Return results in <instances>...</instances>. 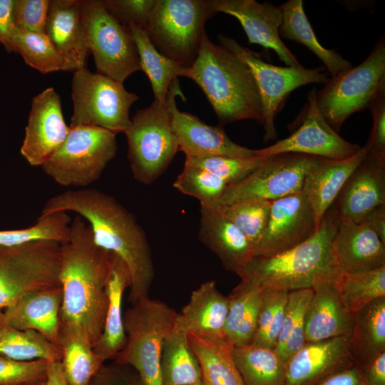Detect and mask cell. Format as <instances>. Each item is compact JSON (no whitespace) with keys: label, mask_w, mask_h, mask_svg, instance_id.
Returning a JSON list of instances; mask_svg holds the SVG:
<instances>
[{"label":"cell","mask_w":385,"mask_h":385,"mask_svg":"<svg viewBox=\"0 0 385 385\" xmlns=\"http://www.w3.org/2000/svg\"><path fill=\"white\" fill-rule=\"evenodd\" d=\"M183 77L201 88L220 126L242 120L263 125L261 98L250 68L232 52L214 43L206 33L195 61Z\"/></svg>","instance_id":"3"},{"label":"cell","mask_w":385,"mask_h":385,"mask_svg":"<svg viewBox=\"0 0 385 385\" xmlns=\"http://www.w3.org/2000/svg\"><path fill=\"white\" fill-rule=\"evenodd\" d=\"M190 385H204L202 381H200V382H198V383H196V384H190Z\"/></svg>","instance_id":"58"},{"label":"cell","mask_w":385,"mask_h":385,"mask_svg":"<svg viewBox=\"0 0 385 385\" xmlns=\"http://www.w3.org/2000/svg\"><path fill=\"white\" fill-rule=\"evenodd\" d=\"M314 385H367L364 379L361 367L354 363L351 366L338 371Z\"/></svg>","instance_id":"52"},{"label":"cell","mask_w":385,"mask_h":385,"mask_svg":"<svg viewBox=\"0 0 385 385\" xmlns=\"http://www.w3.org/2000/svg\"><path fill=\"white\" fill-rule=\"evenodd\" d=\"M267 157L232 158L226 156L185 157V165L205 169L222 178L227 185L249 175Z\"/></svg>","instance_id":"46"},{"label":"cell","mask_w":385,"mask_h":385,"mask_svg":"<svg viewBox=\"0 0 385 385\" xmlns=\"http://www.w3.org/2000/svg\"><path fill=\"white\" fill-rule=\"evenodd\" d=\"M317 158L297 153L267 157L246 178L227 185L218 208L251 200L272 201L301 191Z\"/></svg>","instance_id":"14"},{"label":"cell","mask_w":385,"mask_h":385,"mask_svg":"<svg viewBox=\"0 0 385 385\" xmlns=\"http://www.w3.org/2000/svg\"><path fill=\"white\" fill-rule=\"evenodd\" d=\"M50 0H14L15 27L30 31L46 33Z\"/></svg>","instance_id":"49"},{"label":"cell","mask_w":385,"mask_h":385,"mask_svg":"<svg viewBox=\"0 0 385 385\" xmlns=\"http://www.w3.org/2000/svg\"><path fill=\"white\" fill-rule=\"evenodd\" d=\"M228 308L227 296L218 290L214 280H210L192 292L178 317L188 332L207 339H223Z\"/></svg>","instance_id":"28"},{"label":"cell","mask_w":385,"mask_h":385,"mask_svg":"<svg viewBox=\"0 0 385 385\" xmlns=\"http://www.w3.org/2000/svg\"><path fill=\"white\" fill-rule=\"evenodd\" d=\"M209 4L215 14L221 12L237 19L247 35L249 43L259 44L273 50L287 66H302L279 36L280 6L255 0H209Z\"/></svg>","instance_id":"19"},{"label":"cell","mask_w":385,"mask_h":385,"mask_svg":"<svg viewBox=\"0 0 385 385\" xmlns=\"http://www.w3.org/2000/svg\"><path fill=\"white\" fill-rule=\"evenodd\" d=\"M287 291L265 289L255 332L251 344L274 349L282 326Z\"/></svg>","instance_id":"45"},{"label":"cell","mask_w":385,"mask_h":385,"mask_svg":"<svg viewBox=\"0 0 385 385\" xmlns=\"http://www.w3.org/2000/svg\"><path fill=\"white\" fill-rule=\"evenodd\" d=\"M177 96L185 98L178 78L170 86L166 103L179 150L183 152L185 157L251 158L257 155V149H250L235 143L222 126L209 125L195 115L180 111L176 105Z\"/></svg>","instance_id":"16"},{"label":"cell","mask_w":385,"mask_h":385,"mask_svg":"<svg viewBox=\"0 0 385 385\" xmlns=\"http://www.w3.org/2000/svg\"><path fill=\"white\" fill-rule=\"evenodd\" d=\"M0 355L19 361H61L62 350L39 332L18 330L0 324Z\"/></svg>","instance_id":"38"},{"label":"cell","mask_w":385,"mask_h":385,"mask_svg":"<svg viewBox=\"0 0 385 385\" xmlns=\"http://www.w3.org/2000/svg\"><path fill=\"white\" fill-rule=\"evenodd\" d=\"M83 0L50 1L46 34L60 54L63 71L86 68L90 53L82 22Z\"/></svg>","instance_id":"23"},{"label":"cell","mask_w":385,"mask_h":385,"mask_svg":"<svg viewBox=\"0 0 385 385\" xmlns=\"http://www.w3.org/2000/svg\"><path fill=\"white\" fill-rule=\"evenodd\" d=\"M128 28L136 46L141 71L150 80L154 100L165 103L172 82L183 76L187 68L160 53L145 29L135 25Z\"/></svg>","instance_id":"36"},{"label":"cell","mask_w":385,"mask_h":385,"mask_svg":"<svg viewBox=\"0 0 385 385\" xmlns=\"http://www.w3.org/2000/svg\"><path fill=\"white\" fill-rule=\"evenodd\" d=\"M49 361H19L0 355V385H26L46 379Z\"/></svg>","instance_id":"47"},{"label":"cell","mask_w":385,"mask_h":385,"mask_svg":"<svg viewBox=\"0 0 385 385\" xmlns=\"http://www.w3.org/2000/svg\"><path fill=\"white\" fill-rule=\"evenodd\" d=\"M316 93L315 87L308 92L302 110L290 123L289 135L268 147L257 149L258 156L297 153L340 160L361 150L363 147L346 140L327 123L318 108Z\"/></svg>","instance_id":"15"},{"label":"cell","mask_w":385,"mask_h":385,"mask_svg":"<svg viewBox=\"0 0 385 385\" xmlns=\"http://www.w3.org/2000/svg\"><path fill=\"white\" fill-rule=\"evenodd\" d=\"M47 385H68L61 361L50 362L46 374Z\"/></svg>","instance_id":"56"},{"label":"cell","mask_w":385,"mask_h":385,"mask_svg":"<svg viewBox=\"0 0 385 385\" xmlns=\"http://www.w3.org/2000/svg\"><path fill=\"white\" fill-rule=\"evenodd\" d=\"M339 220L332 207L316 232L302 244L270 256H255L237 275L240 284L261 289L290 292L312 288L335 274L332 262V245Z\"/></svg>","instance_id":"4"},{"label":"cell","mask_w":385,"mask_h":385,"mask_svg":"<svg viewBox=\"0 0 385 385\" xmlns=\"http://www.w3.org/2000/svg\"><path fill=\"white\" fill-rule=\"evenodd\" d=\"M271 202L251 200L240 202L219 210L246 236L253 252L267 226Z\"/></svg>","instance_id":"44"},{"label":"cell","mask_w":385,"mask_h":385,"mask_svg":"<svg viewBox=\"0 0 385 385\" xmlns=\"http://www.w3.org/2000/svg\"><path fill=\"white\" fill-rule=\"evenodd\" d=\"M385 245V205L371 210L363 220Z\"/></svg>","instance_id":"55"},{"label":"cell","mask_w":385,"mask_h":385,"mask_svg":"<svg viewBox=\"0 0 385 385\" xmlns=\"http://www.w3.org/2000/svg\"><path fill=\"white\" fill-rule=\"evenodd\" d=\"M156 0H105L106 8L124 26L147 29Z\"/></svg>","instance_id":"48"},{"label":"cell","mask_w":385,"mask_h":385,"mask_svg":"<svg viewBox=\"0 0 385 385\" xmlns=\"http://www.w3.org/2000/svg\"><path fill=\"white\" fill-rule=\"evenodd\" d=\"M116 134L102 128H70L63 145L41 167L61 186L86 187L97 181L118 149Z\"/></svg>","instance_id":"10"},{"label":"cell","mask_w":385,"mask_h":385,"mask_svg":"<svg viewBox=\"0 0 385 385\" xmlns=\"http://www.w3.org/2000/svg\"><path fill=\"white\" fill-rule=\"evenodd\" d=\"M72 211L88 222L96 244L119 257L131 275L133 304L149 297L155 270L147 236L133 213L94 188L70 190L49 198L40 215Z\"/></svg>","instance_id":"1"},{"label":"cell","mask_w":385,"mask_h":385,"mask_svg":"<svg viewBox=\"0 0 385 385\" xmlns=\"http://www.w3.org/2000/svg\"><path fill=\"white\" fill-rule=\"evenodd\" d=\"M198 239L226 270L237 274L255 257L246 236L219 210L200 207Z\"/></svg>","instance_id":"25"},{"label":"cell","mask_w":385,"mask_h":385,"mask_svg":"<svg viewBox=\"0 0 385 385\" xmlns=\"http://www.w3.org/2000/svg\"><path fill=\"white\" fill-rule=\"evenodd\" d=\"M334 281L339 297L351 314L385 297V266L361 272L337 274Z\"/></svg>","instance_id":"39"},{"label":"cell","mask_w":385,"mask_h":385,"mask_svg":"<svg viewBox=\"0 0 385 385\" xmlns=\"http://www.w3.org/2000/svg\"><path fill=\"white\" fill-rule=\"evenodd\" d=\"M188 338L199 361L204 385H245L232 356L233 346L225 339H207L191 332Z\"/></svg>","instance_id":"33"},{"label":"cell","mask_w":385,"mask_h":385,"mask_svg":"<svg viewBox=\"0 0 385 385\" xmlns=\"http://www.w3.org/2000/svg\"><path fill=\"white\" fill-rule=\"evenodd\" d=\"M61 360L68 385H88L104 362L94 353L86 337L77 329L59 325Z\"/></svg>","instance_id":"35"},{"label":"cell","mask_w":385,"mask_h":385,"mask_svg":"<svg viewBox=\"0 0 385 385\" xmlns=\"http://www.w3.org/2000/svg\"><path fill=\"white\" fill-rule=\"evenodd\" d=\"M71 98L70 128L96 126L117 134L124 133L130 125L129 111L138 96L123 83L85 68L73 73Z\"/></svg>","instance_id":"11"},{"label":"cell","mask_w":385,"mask_h":385,"mask_svg":"<svg viewBox=\"0 0 385 385\" xmlns=\"http://www.w3.org/2000/svg\"><path fill=\"white\" fill-rule=\"evenodd\" d=\"M227 184L212 173L194 166L185 165L173 183L180 192L192 197L200 207L217 210L221 197Z\"/></svg>","instance_id":"43"},{"label":"cell","mask_w":385,"mask_h":385,"mask_svg":"<svg viewBox=\"0 0 385 385\" xmlns=\"http://www.w3.org/2000/svg\"><path fill=\"white\" fill-rule=\"evenodd\" d=\"M61 246L60 324L79 330L93 348L106 317L112 252L96 244L91 227L78 215L71 222L68 240Z\"/></svg>","instance_id":"2"},{"label":"cell","mask_w":385,"mask_h":385,"mask_svg":"<svg viewBox=\"0 0 385 385\" xmlns=\"http://www.w3.org/2000/svg\"><path fill=\"white\" fill-rule=\"evenodd\" d=\"M232 354L245 385H284L286 363L274 349L249 344Z\"/></svg>","instance_id":"37"},{"label":"cell","mask_w":385,"mask_h":385,"mask_svg":"<svg viewBox=\"0 0 385 385\" xmlns=\"http://www.w3.org/2000/svg\"><path fill=\"white\" fill-rule=\"evenodd\" d=\"M61 286L27 295L0 312V324L18 329L34 330L59 345Z\"/></svg>","instance_id":"24"},{"label":"cell","mask_w":385,"mask_h":385,"mask_svg":"<svg viewBox=\"0 0 385 385\" xmlns=\"http://www.w3.org/2000/svg\"><path fill=\"white\" fill-rule=\"evenodd\" d=\"M178 316L165 337L160 357L161 385H190L202 381L199 361Z\"/></svg>","instance_id":"30"},{"label":"cell","mask_w":385,"mask_h":385,"mask_svg":"<svg viewBox=\"0 0 385 385\" xmlns=\"http://www.w3.org/2000/svg\"><path fill=\"white\" fill-rule=\"evenodd\" d=\"M312 288L289 292L284 320L274 350L285 363L306 342L304 323Z\"/></svg>","instance_id":"40"},{"label":"cell","mask_w":385,"mask_h":385,"mask_svg":"<svg viewBox=\"0 0 385 385\" xmlns=\"http://www.w3.org/2000/svg\"><path fill=\"white\" fill-rule=\"evenodd\" d=\"M88 385H145L130 366L113 361L103 364Z\"/></svg>","instance_id":"51"},{"label":"cell","mask_w":385,"mask_h":385,"mask_svg":"<svg viewBox=\"0 0 385 385\" xmlns=\"http://www.w3.org/2000/svg\"><path fill=\"white\" fill-rule=\"evenodd\" d=\"M335 275L317 283L307 308L304 323L305 342H317L350 334L353 314L342 302Z\"/></svg>","instance_id":"26"},{"label":"cell","mask_w":385,"mask_h":385,"mask_svg":"<svg viewBox=\"0 0 385 385\" xmlns=\"http://www.w3.org/2000/svg\"><path fill=\"white\" fill-rule=\"evenodd\" d=\"M354 363L350 334L306 342L286 363L284 385H314Z\"/></svg>","instance_id":"20"},{"label":"cell","mask_w":385,"mask_h":385,"mask_svg":"<svg viewBox=\"0 0 385 385\" xmlns=\"http://www.w3.org/2000/svg\"><path fill=\"white\" fill-rule=\"evenodd\" d=\"M215 14L209 0H156L146 31L160 53L189 68L197 56L205 23Z\"/></svg>","instance_id":"7"},{"label":"cell","mask_w":385,"mask_h":385,"mask_svg":"<svg viewBox=\"0 0 385 385\" xmlns=\"http://www.w3.org/2000/svg\"><path fill=\"white\" fill-rule=\"evenodd\" d=\"M26 385H47V383H46V380H43V381L29 384H26Z\"/></svg>","instance_id":"57"},{"label":"cell","mask_w":385,"mask_h":385,"mask_svg":"<svg viewBox=\"0 0 385 385\" xmlns=\"http://www.w3.org/2000/svg\"><path fill=\"white\" fill-rule=\"evenodd\" d=\"M385 91V40L381 37L367 58L356 67L328 78L317 91L319 110L337 133L353 113L369 108Z\"/></svg>","instance_id":"6"},{"label":"cell","mask_w":385,"mask_h":385,"mask_svg":"<svg viewBox=\"0 0 385 385\" xmlns=\"http://www.w3.org/2000/svg\"><path fill=\"white\" fill-rule=\"evenodd\" d=\"M131 286V275L125 263L112 253L106 291L108 307L102 334L93 349L103 362L113 359L123 348L126 334L122 314L123 294Z\"/></svg>","instance_id":"29"},{"label":"cell","mask_w":385,"mask_h":385,"mask_svg":"<svg viewBox=\"0 0 385 385\" xmlns=\"http://www.w3.org/2000/svg\"><path fill=\"white\" fill-rule=\"evenodd\" d=\"M177 316L167 304L149 297L133 304L123 317L126 342L114 361L133 367L145 385H161L162 347Z\"/></svg>","instance_id":"5"},{"label":"cell","mask_w":385,"mask_h":385,"mask_svg":"<svg viewBox=\"0 0 385 385\" xmlns=\"http://www.w3.org/2000/svg\"><path fill=\"white\" fill-rule=\"evenodd\" d=\"M302 0H289L280 6L282 21L280 38L297 41L309 49L321 60L331 77L351 69L353 66L334 50L327 49L318 41L304 10Z\"/></svg>","instance_id":"31"},{"label":"cell","mask_w":385,"mask_h":385,"mask_svg":"<svg viewBox=\"0 0 385 385\" xmlns=\"http://www.w3.org/2000/svg\"><path fill=\"white\" fill-rule=\"evenodd\" d=\"M340 222L359 223L373 209L385 205V162L366 156L336 199Z\"/></svg>","instance_id":"21"},{"label":"cell","mask_w":385,"mask_h":385,"mask_svg":"<svg viewBox=\"0 0 385 385\" xmlns=\"http://www.w3.org/2000/svg\"><path fill=\"white\" fill-rule=\"evenodd\" d=\"M124 133L133 176L143 185L155 182L179 151L166 101L154 100L148 107L138 110Z\"/></svg>","instance_id":"9"},{"label":"cell","mask_w":385,"mask_h":385,"mask_svg":"<svg viewBox=\"0 0 385 385\" xmlns=\"http://www.w3.org/2000/svg\"><path fill=\"white\" fill-rule=\"evenodd\" d=\"M11 52L19 53L26 64L42 73L62 71V58L46 33L15 27Z\"/></svg>","instance_id":"41"},{"label":"cell","mask_w":385,"mask_h":385,"mask_svg":"<svg viewBox=\"0 0 385 385\" xmlns=\"http://www.w3.org/2000/svg\"><path fill=\"white\" fill-rule=\"evenodd\" d=\"M218 39L220 45L245 61L253 74L262 101L265 143L277 138L275 118L292 91L309 83L325 84L328 81V74L322 68L277 66L264 61L259 53L232 38L221 35Z\"/></svg>","instance_id":"13"},{"label":"cell","mask_w":385,"mask_h":385,"mask_svg":"<svg viewBox=\"0 0 385 385\" xmlns=\"http://www.w3.org/2000/svg\"><path fill=\"white\" fill-rule=\"evenodd\" d=\"M361 367L367 385H385V351Z\"/></svg>","instance_id":"54"},{"label":"cell","mask_w":385,"mask_h":385,"mask_svg":"<svg viewBox=\"0 0 385 385\" xmlns=\"http://www.w3.org/2000/svg\"><path fill=\"white\" fill-rule=\"evenodd\" d=\"M366 156L363 146L359 153L344 160L318 157L311 167L304 178L302 191L311 205L318 227L351 174Z\"/></svg>","instance_id":"27"},{"label":"cell","mask_w":385,"mask_h":385,"mask_svg":"<svg viewBox=\"0 0 385 385\" xmlns=\"http://www.w3.org/2000/svg\"><path fill=\"white\" fill-rule=\"evenodd\" d=\"M264 290L238 284L227 296L225 339L233 346L251 344L263 299Z\"/></svg>","instance_id":"34"},{"label":"cell","mask_w":385,"mask_h":385,"mask_svg":"<svg viewBox=\"0 0 385 385\" xmlns=\"http://www.w3.org/2000/svg\"><path fill=\"white\" fill-rule=\"evenodd\" d=\"M69 130L60 96L47 88L31 101L20 153L31 165L41 166L63 145Z\"/></svg>","instance_id":"18"},{"label":"cell","mask_w":385,"mask_h":385,"mask_svg":"<svg viewBox=\"0 0 385 385\" xmlns=\"http://www.w3.org/2000/svg\"><path fill=\"white\" fill-rule=\"evenodd\" d=\"M350 342L354 361L359 366L385 351V297L353 314Z\"/></svg>","instance_id":"32"},{"label":"cell","mask_w":385,"mask_h":385,"mask_svg":"<svg viewBox=\"0 0 385 385\" xmlns=\"http://www.w3.org/2000/svg\"><path fill=\"white\" fill-rule=\"evenodd\" d=\"M61 259L56 242L0 246V312L25 295L61 287Z\"/></svg>","instance_id":"8"},{"label":"cell","mask_w":385,"mask_h":385,"mask_svg":"<svg viewBox=\"0 0 385 385\" xmlns=\"http://www.w3.org/2000/svg\"><path fill=\"white\" fill-rule=\"evenodd\" d=\"M71 218L64 211L40 215L37 222L26 228L0 230V246L11 247L36 241L60 244L69 239Z\"/></svg>","instance_id":"42"},{"label":"cell","mask_w":385,"mask_h":385,"mask_svg":"<svg viewBox=\"0 0 385 385\" xmlns=\"http://www.w3.org/2000/svg\"><path fill=\"white\" fill-rule=\"evenodd\" d=\"M331 254L336 275L385 266V245L364 221L359 223L339 222Z\"/></svg>","instance_id":"22"},{"label":"cell","mask_w":385,"mask_h":385,"mask_svg":"<svg viewBox=\"0 0 385 385\" xmlns=\"http://www.w3.org/2000/svg\"><path fill=\"white\" fill-rule=\"evenodd\" d=\"M270 202L267 224L254 250L255 257L290 250L311 237L318 228L311 205L302 190Z\"/></svg>","instance_id":"17"},{"label":"cell","mask_w":385,"mask_h":385,"mask_svg":"<svg viewBox=\"0 0 385 385\" xmlns=\"http://www.w3.org/2000/svg\"><path fill=\"white\" fill-rule=\"evenodd\" d=\"M14 3V0H0V43L9 53L11 36L15 29Z\"/></svg>","instance_id":"53"},{"label":"cell","mask_w":385,"mask_h":385,"mask_svg":"<svg viewBox=\"0 0 385 385\" xmlns=\"http://www.w3.org/2000/svg\"><path fill=\"white\" fill-rule=\"evenodd\" d=\"M373 125L365 146L366 156L385 162V91L381 92L369 107Z\"/></svg>","instance_id":"50"},{"label":"cell","mask_w":385,"mask_h":385,"mask_svg":"<svg viewBox=\"0 0 385 385\" xmlns=\"http://www.w3.org/2000/svg\"><path fill=\"white\" fill-rule=\"evenodd\" d=\"M81 17L97 73L123 83L131 74L141 70L128 28L111 13L103 1L83 0Z\"/></svg>","instance_id":"12"}]
</instances>
